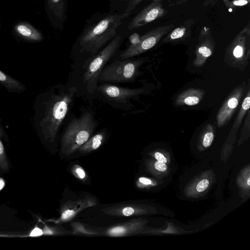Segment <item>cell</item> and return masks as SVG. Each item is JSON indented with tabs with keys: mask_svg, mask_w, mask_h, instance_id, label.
Segmentation results:
<instances>
[{
	"mask_svg": "<svg viewBox=\"0 0 250 250\" xmlns=\"http://www.w3.org/2000/svg\"><path fill=\"white\" fill-rule=\"evenodd\" d=\"M247 184L248 186L250 185V177L248 178L247 181Z\"/></svg>",
	"mask_w": 250,
	"mask_h": 250,
	"instance_id": "cell-32",
	"label": "cell"
},
{
	"mask_svg": "<svg viewBox=\"0 0 250 250\" xmlns=\"http://www.w3.org/2000/svg\"><path fill=\"white\" fill-rule=\"evenodd\" d=\"M77 87L55 85L37 95L33 104L32 124L45 141L53 143L72 104Z\"/></svg>",
	"mask_w": 250,
	"mask_h": 250,
	"instance_id": "cell-1",
	"label": "cell"
},
{
	"mask_svg": "<svg viewBox=\"0 0 250 250\" xmlns=\"http://www.w3.org/2000/svg\"><path fill=\"white\" fill-rule=\"evenodd\" d=\"M154 167L155 169L160 171H165L167 168V166L163 162L157 161L155 163Z\"/></svg>",
	"mask_w": 250,
	"mask_h": 250,
	"instance_id": "cell-23",
	"label": "cell"
},
{
	"mask_svg": "<svg viewBox=\"0 0 250 250\" xmlns=\"http://www.w3.org/2000/svg\"><path fill=\"white\" fill-rule=\"evenodd\" d=\"M155 158L158 161L164 163H166L167 160L166 158L161 153L156 152L154 154Z\"/></svg>",
	"mask_w": 250,
	"mask_h": 250,
	"instance_id": "cell-24",
	"label": "cell"
},
{
	"mask_svg": "<svg viewBox=\"0 0 250 250\" xmlns=\"http://www.w3.org/2000/svg\"><path fill=\"white\" fill-rule=\"evenodd\" d=\"M96 125L92 114L89 112L72 120L62 137V152L69 155L78 150L90 138Z\"/></svg>",
	"mask_w": 250,
	"mask_h": 250,
	"instance_id": "cell-3",
	"label": "cell"
},
{
	"mask_svg": "<svg viewBox=\"0 0 250 250\" xmlns=\"http://www.w3.org/2000/svg\"><path fill=\"white\" fill-rule=\"evenodd\" d=\"M199 102V98L195 96H188L184 100V104L190 106L197 104Z\"/></svg>",
	"mask_w": 250,
	"mask_h": 250,
	"instance_id": "cell-19",
	"label": "cell"
},
{
	"mask_svg": "<svg viewBox=\"0 0 250 250\" xmlns=\"http://www.w3.org/2000/svg\"><path fill=\"white\" fill-rule=\"evenodd\" d=\"M240 93L237 92L236 94L230 97L221 108L217 116L218 125L221 127L230 117L234 109L239 104Z\"/></svg>",
	"mask_w": 250,
	"mask_h": 250,
	"instance_id": "cell-11",
	"label": "cell"
},
{
	"mask_svg": "<svg viewBox=\"0 0 250 250\" xmlns=\"http://www.w3.org/2000/svg\"><path fill=\"white\" fill-rule=\"evenodd\" d=\"M0 84L9 92L20 93L26 90L23 83L0 70Z\"/></svg>",
	"mask_w": 250,
	"mask_h": 250,
	"instance_id": "cell-13",
	"label": "cell"
},
{
	"mask_svg": "<svg viewBox=\"0 0 250 250\" xmlns=\"http://www.w3.org/2000/svg\"><path fill=\"white\" fill-rule=\"evenodd\" d=\"M214 138V134L213 133L211 132H207L203 138V145L205 147H209L213 140Z\"/></svg>",
	"mask_w": 250,
	"mask_h": 250,
	"instance_id": "cell-18",
	"label": "cell"
},
{
	"mask_svg": "<svg viewBox=\"0 0 250 250\" xmlns=\"http://www.w3.org/2000/svg\"><path fill=\"white\" fill-rule=\"evenodd\" d=\"M42 234V230L39 228H35L33 230L32 232L30 234L31 236H39L41 235Z\"/></svg>",
	"mask_w": 250,
	"mask_h": 250,
	"instance_id": "cell-28",
	"label": "cell"
},
{
	"mask_svg": "<svg viewBox=\"0 0 250 250\" xmlns=\"http://www.w3.org/2000/svg\"><path fill=\"white\" fill-rule=\"evenodd\" d=\"M188 0H170L169 6L178 5L182 4Z\"/></svg>",
	"mask_w": 250,
	"mask_h": 250,
	"instance_id": "cell-26",
	"label": "cell"
},
{
	"mask_svg": "<svg viewBox=\"0 0 250 250\" xmlns=\"http://www.w3.org/2000/svg\"><path fill=\"white\" fill-rule=\"evenodd\" d=\"M5 132L2 125L0 118V168L3 171H7L9 169V165L5 152L3 144L1 139L5 135Z\"/></svg>",
	"mask_w": 250,
	"mask_h": 250,
	"instance_id": "cell-15",
	"label": "cell"
},
{
	"mask_svg": "<svg viewBox=\"0 0 250 250\" xmlns=\"http://www.w3.org/2000/svg\"><path fill=\"white\" fill-rule=\"evenodd\" d=\"M44 9L51 25L62 30L67 19V0H45Z\"/></svg>",
	"mask_w": 250,
	"mask_h": 250,
	"instance_id": "cell-8",
	"label": "cell"
},
{
	"mask_svg": "<svg viewBox=\"0 0 250 250\" xmlns=\"http://www.w3.org/2000/svg\"><path fill=\"white\" fill-rule=\"evenodd\" d=\"M130 14H106L89 20L77 41L80 51L97 54L116 36L117 29Z\"/></svg>",
	"mask_w": 250,
	"mask_h": 250,
	"instance_id": "cell-2",
	"label": "cell"
},
{
	"mask_svg": "<svg viewBox=\"0 0 250 250\" xmlns=\"http://www.w3.org/2000/svg\"><path fill=\"white\" fill-rule=\"evenodd\" d=\"M139 181L141 183L144 185H150L151 184V181L147 178L145 177H141L139 179Z\"/></svg>",
	"mask_w": 250,
	"mask_h": 250,
	"instance_id": "cell-29",
	"label": "cell"
},
{
	"mask_svg": "<svg viewBox=\"0 0 250 250\" xmlns=\"http://www.w3.org/2000/svg\"><path fill=\"white\" fill-rule=\"evenodd\" d=\"M122 40L121 36L116 35L92 59L84 74V83L87 86L96 85L101 71L116 53Z\"/></svg>",
	"mask_w": 250,
	"mask_h": 250,
	"instance_id": "cell-5",
	"label": "cell"
},
{
	"mask_svg": "<svg viewBox=\"0 0 250 250\" xmlns=\"http://www.w3.org/2000/svg\"><path fill=\"white\" fill-rule=\"evenodd\" d=\"M193 23L192 19H189L180 25L174 28L166 35L164 42H169L184 38L191 35V29Z\"/></svg>",
	"mask_w": 250,
	"mask_h": 250,
	"instance_id": "cell-12",
	"label": "cell"
},
{
	"mask_svg": "<svg viewBox=\"0 0 250 250\" xmlns=\"http://www.w3.org/2000/svg\"><path fill=\"white\" fill-rule=\"evenodd\" d=\"M129 0H110L111 4H121L122 3H124L125 2H126L127 3L128 2Z\"/></svg>",
	"mask_w": 250,
	"mask_h": 250,
	"instance_id": "cell-30",
	"label": "cell"
},
{
	"mask_svg": "<svg viewBox=\"0 0 250 250\" xmlns=\"http://www.w3.org/2000/svg\"><path fill=\"white\" fill-rule=\"evenodd\" d=\"M209 182L207 179H203L200 181L196 186V190L198 192L204 191L208 187Z\"/></svg>",
	"mask_w": 250,
	"mask_h": 250,
	"instance_id": "cell-21",
	"label": "cell"
},
{
	"mask_svg": "<svg viewBox=\"0 0 250 250\" xmlns=\"http://www.w3.org/2000/svg\"><path fill=\"white\" fill-rule=\"evenodd\" d=\"M218 0H205L203 3V6L207 7L209 6H212L214 5Z\"/></svg>",
	"mask_w": 250,
	"mask_h": 250,
	"instance_id": "cell-27",
	"label": "cell"
},
{
	"mask_svg": "<svg viewBox=\"0 0 250 250\" xmlns=\"http://www.w3.org/2000/svg\"><path fill=\"white\" fill-rule=\"evenodd\" d=\"M144 0H129L126 4L125 9L124 12H129L134 9Z\"/></svg>",
	"mask_w": 250,
	"mask_h": 250,
	"instance_id": "cell-17",
	"label": "cell"
},
{
	"mask_svg": "<svg viewBox=\"0 0 250 250\" xmlns=\"http://www.w3.org/2000/svg\"><path fill=\"white\" fill-rule=\"evenodd\" d=\"M4 186V180L0 178V190H1L3 187Z\"/></svg>",
	"mask_w": 250,
	"mask_h": 250,
	"instance_id": "cell-31",
	"label": "cell"
},
{
	"mask_svg": "<svg viewBox=\"0 0 250 250\" xmlns=\"http://www.w3.org/2000/svg\"></svg>",
	"mask_w": 250,
	"mask_h": 250,
	"instance_id": "cell-33",
	"label": "cell"
},
{
	"mask_svg": "<svg viewBox=\"0 0 250 250\" xmlns=\"http://www.w3.org/2000/svg\"><path fill=\"white\" fill-rule=\"evenodd\" d=\"M13 31L15 36L26 42H40L44 39L40 30L26 21L17 22L13 27Z\"/></svg>",
	"mask_w": 250,
	"mask_h": 250,
	"instance_id": "cell-10",
	"label": "cell"
},
{
	"mask_svg": "<svg viewBox=\"0 0 250 250\" xmlns=\"http://www.w3.org/2000/svg\"><path fill=\"white\" fill-rule=\"evenodd\" d=\"M135 212V209L130 206H126L121 209L120 214L123 216H129L133 215Z\"/></svg>",
	"mask_w": 250,
	"mask_h": 250,
	"instance_id": "cell-22",
	"label": "cell"
},
{
	"mask_svg": "<svg viewBox=\"0 0 250 250\" xmlns=\"http://www.w3.org/2000/svg\"><path fill=\"white\" fill-rule=\"evenodd\" d=\"M74 214V211L72 210H66L62 214V218L63 219L69 218Z\"/></svg>",
	"mask_w": 250,
	"mask_h": 250,
	"instance_id": "cell-25",
	"label": "cell"
},
{
	"mask_svg": "<svg viewBox=\"0 0 250 250\" xmlns=\"http://www.w3.org/2000/svg\"><path fill=\"white\" fill-rule=\"evenodd\" d=\"M163 0H153L132 19L128 25V29L141 28L165 16L168 12L163 7Z\"/></svg>",
	"mask_w": 250,
	"mask_h": 250,
	"instance_id": "cell-7",
	"label": "cell"
},
{
	"mask_svg": "<svg viewBox=\"0 0 250 250\" xmlns=\"http://www.w3.org/2000/svg\"><path fill=\"white\" fill-rule=\"evenodd\" d=\"M105 135V131L99 132L89 138L78 150L82 153H87L97 149L103 143Z\"/></svg>",
	"mask_w": 250,
	"mask_h": 250,
	"instance_id": "cell-14",
	"label": "cell"
},
{
	"mask_svg": "<svg viewBox=\"0 0 250 250\" xmlns=\"http://www.w3.org/2000/svg\"><path fill=\"white\" fill-rule=\"evenodd\" d=\"M225 7L230 12L249 5L250 0H222Z\"/></svg>",
	"mask_w": 250,
	"mask_h": 250,
	"instance_id": "cell-16",
	"label": "cell"
},
{
	"mask_svg": "<svg viewBox=\"0 0 250 250\" xmlns=\"http://www.w3.org/2000/svg\"><path fill=\"white\" fill-rule=\"evenodd\" d=\"M137 60H118L105 66L98 80L114 83H127L134 80L139 64Z\"/></svg>",
	"mask_w": 250,
	"mask_h": 250,
	"instance_id": "cell-6",
	"label": "cell"
},
{
	"mask_svg": "<svg viewBox=\"0 0 250 250\" xmlns=\"http://www.w3.org/2000/svg\"><path fill=\"white\" fill-rule=\"evenodd\" d=\"M174 28L173 24H167L153 28L140 37L132 35L129 45L120 55L121 59H129L152 48Z\"/></svg>",
	"mask_w": 250,
	"mask_h": 250,
	"instance_id": "cell-4",
	"label": "cell"
},
{
	"mask_svg": "<svg viewBox=\"0 0 250 250\" xmlns=\"http://www.w3.org/2000/svg\"><path fill=\"white\" fill-rule=\"evenodd\" d=\"M97 90L108 99L123 102L141 92L138 89L129 88L117 85L103 84L99 85Z\"/></svg>",
	"mask_w": 250,
	"mask_h": 250,
	"instance_id": "cell-9",
	"label": "cell"
},
{
	"mask_svg": "<svg viewBox=\"0 0 250 250\" xmlns=\"http://www.w3.org/2000/svg\"><path fill=\"white\" fill-rule=\"evenodd\" d=\"M73 171L76 176L80 179H83L86 176L85 171L79 166H75L73 168Z\"/></svg>",
	"mask_w": 250,
	"mask_h": 250,
	"instance_id": "cell-20",
	"label": "cell"
}]
</instances>
